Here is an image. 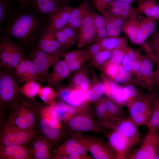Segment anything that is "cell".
Instances as JSON below:
<instances>
[{"mask_svg": "<svg viewBox=\"0 0 159 159\" xmlns=\"http://www.w3.org/2000/svg\"><path fill=\"white\" fill-rule=\"evenodd\" d=\"M121 64L124 69L132 75V63L129 57L126 53L122 59Z\"/></svg>", "mask_w": 159, "mask_h": 159, "instance_id": "f5cc1de1", "label": "cell"}, {"mask_svg": "<svg viewBox=\"0 0 159 159\" xmlns=\"http://www.w3.org/2000/svg\"><path fill=\"white\" fill-rule=\"evenodd\" d=\"M156 63H157V66L155 73L157 80L159 84V59L157 60Z\"/></svg>", "mask_w": 159, "mask_h": 159, "instance_id": "91938a15", "label": "cell"}, {"mask_svg": "<svg viewBox=\"0 0 159 159\" xmlns=\"http://www.w3.org/2000/svg\"><path fill=\"white\" fill-rule=\"evenodd\" d=\"M130 10L122 9L121 15L124 17L127 16L129 14Z\"/></svg>", "mask_w": 159, "mask_h": 159, "instance_id": "94428289", "label": "cell"}, {"mask_svg": "<svg viewBox=\"0 0 159 159\" xmlns=\"http://www.w3.org/2000/svg\"><path fill=\"white\" fill-rule=\"evenodd\" d=\"M15 122L16 125L20 129L25 130L27 128L24 116L17 117Z\"/></svg>", "mask_w": 159, "mask_h": 159, "instance_id": "11a10c76", "label": "cell"}, {"mask_svg": "<svg viewBox=\"0 0 159 159\" xmlns=\"http://www.w3.org/2000/svg\"><path fill=\"white\" fill-rule=\"evenodd\" d=\"M90 84L86 92V99L90 103H95L105 94V88L96 72L93 68L90 69Z\"/></svg>", "mask_w": 159, "mask_h": 159, "instance_id": "603a6c76", "label": "cell"}, {"mask_svg": "<svg viewBox=\"0 0 159 159\" xmlns=\"http://www.w3.org/2000/svg\"><path fill=\"white\" fill-rule=\"evenodd\" d=\"M27 149L22 145L3 146L0 150L1 158L10 159H27L29 156Z\"/></svg>", "mask_w": 159, "mask_h": 159, "instance_id": "4316f807", "label": "cell"}, {"mask_svg": "<svg viewBox=\"0 0 159 159\" xmlns=\"http://www.w3.org/2000/svg\"><path fill=\"white\" fill-rule=\"evenodd\" d=\"M90 105L81 108L65 125L66 130L71 134L81 135L85 132L104 134L105 128L101 126L90 113Z\"/></svg>", "mask_w": 159, "mask_h": 159, "instance_id": "7a4b0ae2", "label": "cell"}, {"mask_svg": "<svg viewBox=\"0 0 159 159\" xmlns=\"http://www.w3.org/2000/svg\"><path fill=\"white\" fill-rule=\"evenodd\" d=\"M93 6L99 11H102V0H90Z\"/></svg>", "mask_w": 159, "mask_h": 159, "instance_id": "9f6ffc18", "label": "cell"}, {"mask_svg": "<svg viewBox=\"0 0 159 159\" xmlns=\"http://www.w3.org/2000/svg\"><path fill=\"white\" fill-rule=\"evenodd\" d=\"M60 4L56 0H35L33 9L37 12L45 16L49 15Z\"/></svg>", "mask_w": 159, "mask_h": 159, "instance_id": "f546056e", "label": "cell"}, {"mask_svg": "<svg viewBox=\"0 0 159 159\" xmlns=\"http://www.w3.org/2000/svg\"><path fill=\"white\" fill-rule=\"evenodd\" d=\"M10 0H0V30L5 20L12 14L13 11Z\"/></svg>", "mask_w": 159, "mask_h": 159, "instance_id": "f35d334b", "label": "cell"}, {"mask_svg": "<svg viewBox=\"0 0 159 159\" xmlns=\"http://www.w3.org/2000/svg\"><path fill=\"white\" fill-rule=\"evenodd\" d=\"M84 141L93 157L96 159H118L117 152L108 142L92 136L83 137Z\"/></svg>", "mask_w": 159, "mask_h": 159, "instance_id": "8992f818", "label": "cell"}, {"mask_svg": "<svg viewBox=\"0 0 159 159\" xmlns=\"http://www.w3.org/2000/svg\"><path fill=\"white\" fill-rule=\"evenodd\" d=\"M103 97L110 119L109 122L116 121L124 117L122 107L118 105L109 98Z\"/></svg>", "mask_w": 159, "mask_h": 159, "instance_id": "e575fe53", "label": "cell"}, {"mask_svg": "<svg viewBox=\"0 0 159 159\" xmlns=\"http://www.w3.org/2000/svg\"><path fill=\"white\" fill-rule=\"evenodd\" d=\"M138 127L129 118L124 117L112 122L108 126L107 129L119 133L127 141L132 149L140 140Z\"/></svg>", "mask_w": 159, "mask_h": 159, "instance_id": "52a82bcc", "label": "cell"}, {"mask_svg": "<svg viewBox=\"0 0 159 159\" xmlns=\"http://www.w3.org/2000/svg\"><path fill=\"white\" fill-rule=\"evenodd\" d=\"M24 57L23 49L7 37L0 38V67L14 70Z\"/></svg>", "mask_w": 159, "mask_h": 159, "instance_id": "3957f363", "label": "cell"}, {"mask_svg": "<svg viewBox=\"0 0 159 159\" xmlns=\"http://www.w3.org/2000/svg\"><path fill=\"white\" fill-rule=\"evenodd\" d=\"M59 118L66 119L69 120L77 114L80 108L69 105L63 101H59L53 105Z\"/></svg>", "mask_w": 159, "mask_h": 159, "instance_id": "f1b7e54d", "label": "cell"}, {"mask_svg": "<svg viewBox=\"0 0 159 159\" xmlns=\"http://www.w3.org/2000/svg\"><path fill=\"white\" fill-rule=\"evenodd\" d=\"M146 126L149 130L159 131V93L154 100L150 118Z\"/></svg>", "mask_w": 159, "mask_h": 159, "instance_id": "1f68e13d", "label": "cell"}, {"mask_svg": "<svg viewBox=\"0 0 159 159\" xmlns=\"http://www.w3.org/2000/svg\"><path fill=\"white\" fill-rule=\"evenodd\" d=\"M35 149V157L38 159H46L49 156L48 146L44 141L38 140L34 145Z\"/></svg>", "mask_w": 159, "mask_h": 159, "instance_id": "b9f144b4", "label": "cell"}, {"mask_svg": "<svg viewBox=\"0 0 159 159\" xmlns=\"http://www.w3.org/2000/svg\"><path fill=\"white\" fill-rule=\"evenodd\" d=\"M14 70L15 76L21 82L34 81L39 82L43 80L35 70L30 58L24 57Z\"/></svg>", "mask_w": 159, "mask_h": 159, "instance_id": "e0dca14e", "label": "cell"}, {"mask_svg": "<svg viewBox=\"0 0 159 159\" xmlns=\"http://www.w3.org/2000/svg\"><path fill=\"white\" fill-rule=\"evenodd\" d=\"M138 29L133 25H130L127 26L125 31L132 42L137 44L143 43L144 41L140 39L138 37L137 33Z\"/></svg>", "mask_w": 159, "mask_h": 159, "instance_id": "c3c4849f", "label": "cell"}, {"mask_svg": "<svg viewBox=\"0 0 159 159\" xmlns=\"http://www.w3.org/2000/svg\"><path fill=\"white\" fill-rule=\"evenodd\" d=\"M106 24L108 36L115 37L122 32L123 22L120 19L113 17L106 12H102Z\"/></svg>", "mask_w": 159, "mask_h": 159, "instance_id": "83f0119b", "label": "cell"}, {"mask_svg": "<svg viewBox=\"0 0 159 159\" xmlns=\"http://www.w3.org/2000/svg\"><path fill=\"white\" fill-rule=\"evenodd\" d=\"M47 18L36 12L32 8L20 9L14 11L6 21L4 37L16 41L22 48L34 44L35 45L48 25Z\"/></svg>", "mask_w": 159, "mask_h": 159, "instance_id": "6da1fadb", "label": "cell"}, {"mask_svg": "<svg viewBox=\"0 0 159 159\" xmlns=\"http://www.w3.org/2000/svg\"><path fill=\"white\" fill-rule=\"evenodd\" d=\"M78 31V48H80L97 41L92 11L85 16Z\"/></svg>", "mask_w": 159, "mask_h": 159, "instance_id": "4fadbf2b", "label": "cell"}, {"mask_svg": "<svg viewBox=\"0 0 159 159\" xmlns=\"http://www.w3.org/2000/svg\"><path fill=\"white\" fill-rule=\"evenodd\" d=\"M60 4H68V0H56Z\"/></svg>", "mask_w": 159, "mask_h": 159, "instance_id": "6125c7cd", "label": "cell"}, {"mask_svg": "<svg viewBox=\"0 0 159 159\" xmlns=\"http://www.w3.org/2000/svg\"><path fill=\"white\" fill-rule=\"evenodd\" d=\"M41 88L39 82L31 81L25 82L20 88V90L25 96L32 98L38 94Z\"/></svg>", "mask_w": 159, "mask_h": 159, "instance_id": "8d00e7d4", "label": "cell"}, {"mask_svg": "<svg viewBox=\"0 0 159 159\" xmlns=\"http://www.w3.org/2000/svg\"><path fill=\"white\" fill-rule=\"evenodd\" d=\"M72 9L69 4H60L47 17L49 25L55 30H60L67 24Z\"/></svg>", "mask_w": 159, "mask_h": 159, "instance_id": "9a60e30c", "label": "cell"}, {"mask_svg": "<svg viewBox=\"0 0 159 159\" xmlns=\"http://www.w3.org/2000/svg\"><path fill=\"white\" fill-rule=\"evenodd\" d=\"M113 0H102V12H103L105 9L107 7Z\"/></svg>", "mask_w": 159, "mask_h": 159, "instance_id": "680465c9", "label": "cell"}, {"mask_svg": "<svg viewBox=\"0 0 159 159\" xmlns=\"http://www.w3.org/2000/svg\"><path fill=\"white\" fill-rule=\"evenodd\" d=\"M61 58L37 48L33 50L30 56L38 74L43 80H45L49 73V67H52Z\"/></svg>", "mask_w": 159, "mask_h": 159, "instance_id": "9c48e42d", "label": "cell"}, {"mask_svg": "<svg viewBox=\"0 0 159 159\" xmlns=\"http://www.w3.org/2000/svg\"><path fill=\"white\" fill-rule=\"evenodd\" d=\"M97 41L108 36L106 24L103 16L95 11H92Z\"/></svg>", "mask_w": 159, "mask_h": 159, "instance_id": "4dcf8cb0", "label": "cell"}, {"mask_svg": "<svg viewBox=\"0 0 159 159\" xmlns=\"http://www.w3.org/2000/svg\"><path fill=\"white\" fill-rule=\"evenodd\" d=\"M27 127H31L35 121V117L32 112H29L24 116Z\"/></svg>", "mask_w": 159, "mask_h": 159, "instance_id": "db71d44e", "label": "cell"}, {"mask_svg": "<svg viewBox=\"0 0 159 159\" xmlns=\"http://www.w3.org/2000/svg\"><path fill=\"white\" fill-rule=\"evenodd\" d=\"M32 136V132L26 130L11 129L6 131L1 138V143L4 146L22 145L28 141Z\"/></svg>", "mask_w": 159, "mask_h": 159, "instance_id": "44dd1931", "label": "cell"}, {"mask_svg": "<svg viewBox=\"0 0 159 159\" xmlns=\"http://www.w3.org/2000/svg\"><path fill=\"white\" fill-rule=\"evenodd\" d=\"M38 94L45 102H53L54 99L57 96V91L50 86L41 87Z\"/></svg>", "mask_w": 159, "mask_h": 159, "instance_id": "7bdbcfd3", "label": "cell"}, {"mask_svg": "<svg viewBox=\"0 0 159 159\" xmlns=\"http://www.w3.org/2000/svg\"><path fill=\"white\" fill-rule=\"evenodd\" d=\"M90 70L84 65L71 74L69 78V85L72 87L80 88L87 92L90 86Z\"/></svg>", "mask_w": 159, "mask_h": 159, "instance_id": "d6986e66", "label": "cell"}, {"mask_svg": "<svg viewBox=\"0 0 159 159\" xmlns=\"http://www.w3.org/2000/svg\"><path fill=\"white\" fill-rule=\"evenodd\" d=\"M71 134V136L58 149L59 154L61 155L60 158L64 157L67 158L68 155L73 153L91 158L87 155L88 150L84 142L83 136L81 135Z\"/></svg>", "mask_w": 159, "mask_h": 159, "instance_id": "8fae6325", "label": "cell"}, {"mask_svg": "<svg viewBox=\"0 0 159 159\" xmlns=\"http://www.w3.org/2000/svg\"><path fill=\"white\" fill-rule=\"evenodd\" d=\"M64 60L72 72L78 69L90 58L84 51L77 50L64 54Z\"/></svg>", "mask_w": 159, "mask_h": 159, "instance_id": "484cf974", "label": "cell"}, {"mask_svg": "<svg viewBox=\"0 0 159 159\" xmlns=\"http://www.w3.org/2000/svg\"><path fill=\"white\" fill-rule=\"evenodd\" d=\"M139 8L153 19L159 18V6L154 0H140Z\"/></svg>", "mask_w": 159, "mask_h": 159, "instance_id": "836d02e7", "label": "cell"}, {"mask_svg": "<svg viewBox=\"0 0 159 159\" xmlns=\"http://www.w3.org/2000/svg\"><path fill=\"white\" fill-rule=\"evenodd\" d=\"M159 93L157 89L148 91L141 94L137 99L128 104L127 107L129 118L151 111L154 99Z\"/></svg>", "mask_w": 159, "mask_h": 159, "instance_id": "30bf717a", "label": "cell"}, {"mask_svg": "<svg viewBox=\"0 0 159 159\" xmlns=\"http://www.w3.org/2000/svg\"><path fill=\"white\" fill-rule=\"evenodd\" d=\"M151 111L130 118L138 127L146 125L150 118Z\"/></svg>", "mask_w": 159, "mask_h": 159, "instance_id": "bcb514c9", "label": "cell"}, {"mask_svg": "<svg viewBox=\"0 0 159 159\" xmlns=\"http://www.w3.org/2000/svg\"><path fill=\"white\" fill-rule=\"evenodd\" d=\"M120 72L119 75L114 80L116 82L123 85L132 83V75L124 69L120 64Z\"/></svg>", "mask_w": 159, "mask_h": 159, "instance_id": "ee69618b", "label": "cell"}, {"mask_svg": "<svg viewBox=\"0 0 159 159\" xmlns=\"http://www.w3.org/2000/svg\"><path fill=\"white\" fill-rule=\"evenodd\" d=\"M156 28L155 23L150 21L144 24L138 29L137 35L140 40H145L154 32Z\"/></svg>", "mask_w": 159, "mask_h": 159, "instance_id": "ab89813d", "label": "cell"}, {"mask_svg": "<svg viewBox=\"0 0 159 159\" xmlns=\"http://www.w3.org/2000/svg\"><path fill=\"white\" fill-rule=\"evenodd\" d=\"M36 46V48L51 55L62 57L64 54L56 39L55 30L49 25L38 39Z\"/></svg>", "mask_w": 159, "mask_h": 159, "instance_id": "ba28073f", "label": "cell"}, {"mask_svg": "<svg viewBox=\"0 0 159 159\" xmlns=\"http://www.w3.org/2000/svg\"><path fill=\"white\" fill-rule=\"evenodd\" d=\"M93 111L96 121L101 126L110 121L103 97L95 102Z\"/></svg>", "mask_w": 159, "mask_h": 159, "instance_id": "d6a6232c", "label": "cell"}, {"mask_svg": "<svg viewBox=\"0 0 159 159\" xmlns=\"http://www.w3.org/2000/svg\"><path fill=\"white\" fill-rule=\"evenodd\" d=\"M105 137L109 144L117 152L118 159L127 158L128 153L131 148L126 139L117 131L112 130L108 132Z\"/></svg>", "mask_w": 159, "mask_h": 159, "instance_id": "7402d4cb", "label": "cell"}, {"mask_svg": "<svg viewBox=\"0 0 159 159\" xmlns=\"http://www.w3.org/2000/svg\"><path fill=\"white\" fill-rule=\"evenodd\" d=\"M157 57L159 59V54Z\"/></svg>", "mask_w": 159, "mask_h": 159, "instance_id": "e7e4bbea", "label": "cell"}, {"mask_svg": "<svg viewBox=\"0 0 159 159\" xmlns=\"http://www.w3.org/2000/svg\"><path fill=\"white\" fill-rule=\"evenodd\" d=\"M103 50L100 44L97 41L87 46L84 51L90 59Z\"/></svg>", "mask_w": 159, "mask_h": 159, "instance_id": "7dc6e473", "label": "cell"}, {"mask_svg": "<svg viewBox=\"0 0 159 159\" xmlns=\"http://www.w3.org/2000/svg\"><path fill=\"white\" fill-rule=\"evenodd\" d=\"M116 0L120 1H121L125 2H127L131 3L135 1H137V0H139V1L140 0Z\"/></svg>", "mask_w": 159, "mask_h": 159, "instance_id": "be15d7a7", "label": "cell"}, {"mask_svg": "<svg viewBox=\"0 0 159 159\" xmlns=\"http://www.w3.org/2000/svg\"><path fill=\"white\" fill-rule=\"evenodd\" d=\"M123 46L122 45L113 50L109 59L117 64H121L126 51L123 50Z\"/></svg>", "mask_w": 159, "mask_h": 159, "instance_id": "f6af8a7d", "label": "cell"}, {"mask_svg": "<svg viewBox=\"0 0 159 159\" xmlns=\"http://www.w3.org/2000/svg\"><path fill=\"white\" fill-rule=\"evenodd\" d=\"M52 67V71L48 73L45 80L51 86L60 84L69 78L72 73L64 60H60Z\"/></svg>", "mask_w": 159, "mask_h": 159, "instance_id": "ffe728a7", "label": "cell"}, {"mask_svg": "<svg viewBox=\"0 0 159 159\" xmlns=\"http://www.w3.org/2000/svg\"><path fill=\"white\" fill-rule=\"evenodd\" d=\"M109 6L113 7L120 8L122 9L130 10L131 7L130 3L116 0H113Z\"/></svg>", "mask_w": 159, "mask_h": 159, "instance_id": "f907efd6", "label": "cell"}, {"mask_svg": "<svg viewBox=\"0 0 159 159\" xmlns=\"http://www.w3.org/2000/svg\"><path fill=\"white\" fill-rule=\"evenodd\" d=\"M40 127L42 132L47 139L57 141L60 139L62 134L59 127L54 122L50 116L43 117L40 121Z\"/></svg>", "mask_w": 159, "mask_h": 159, "instance_id": "d4e9b609", "label": "cell"}, {"mask_svg": "<svg viewBox=\"0 0 159 159\" xmlns=\"http://www.w3.org/2000/svg\"><path fill=\"white\" fill-rule=\"evenodd\" d=\"M55 31L56 39L63 52L69 49L78 41V33L70 27L66 26L60 30Z\"/></svg>", "mask_w": 159, "mask_h": 159, "instance_id": "cb8c5ba5", "label": "cell"}, {"mask_svg": "<svg viewBox=\"0 0 159 159\" xmlns=\"http://www.w3.org/2000/svg\"><path fill=\"white\" fill-rule=\"evenodd\" d=\"M112 52L107 50H102L88 61L90 65L101 71L103 66L110 59Z\"/></svg>", "mask_w": 159, "mask_h": 159, "instance_id": "d590c367", "label": "cell"}, {"mask_svg": "<svg viewBox=\"0 0 159 159\" xmlns=\"http://www.w3.org/2000/svg\"><path fill=\"white\" fill-rule=\"evenodd\" d=\"M86 92L81 89L65 85L60 92V100L77 107H81L89 103L86 97Z\"/></svg>", "mask_w": 159, "mask_h": 159, "instance_id": "5bb4252c", "label": "cell"}, {"mask_svg": "<svg viewBox=\"0 0 159 159\" xmlns=\"http://www.w3.org/2000/svg\"><path fill=\"white\" fill-rule=\"evenodd\" d=\"M154 62V56L150 54L143 56L139 72L132 76V83L148 91L157 89L159 84L153 69Z\"/></svg>", "mask_w": 159, "mask_h": 159, "instance_id": "5b68a950", "label": "cell"}, {"mask_svg": "<svg viewBox=\"0 0 159 159\" xmlns=\"http://www.w3.org/2000/svg\"><path fill=\"white\" fill-rule=\"evenodd\" d=\"M145 159H154L159 152V132L149 130L142 143L138 149Z\"/></svg>", "mask_w": 159, "mask_h": 159, "instance_id": "2e32d148", "label": "cell"}, {"mask_svg": "<svg viewBox=\"0 0 159 159\" xmlns=\"http://www.w3.org/2000/svg\"><path fill=\"white\" fill-rule=\"evenodd\" d=\"M150 47L154 54L157 57L159 54V34L153 38L150 42Z\"/></svg>", "mask_w": 159, "mask_h": 159, "instance_id": "681fc988", "label": "cell"}, {"mask_svg": "<svg viewBox=\"0 0 159 159\" xmlns=\"http://www.w3.org/2000/svg\"><path fill=\"white\" fill-rule=\"evenodd\" d=\"M100 77L105 87V95L119 106L122 107L126 105L123 85H120L102 73L100 74Z\"/></svg>", "mask_w": 159, "mask_h": 159, "instance_id": "7c38bea8", "label": "cell"}, {"mask_svg": "<svg viewBox=\"0 0 159 159\" xmlns=\"http://www.w3.org/2000/svg\"><path fill=\"white\" fill-rule=\"evenodd\" d=\"M97 41L103 49L111 51L122 44L121 40L115 37H107Z\"/></svg>", "mask_w": 159, "mask_h": 159, "instance_id": "60d3db41", "label": "cell"}, {"mask_svg": "<svg viewBox=\"0 0 159 159\" xmlns=\"http://www.w3.org/2000/svg\"><path fill=\"white\" fill-rule=\"evenodd\" d=\"M92 7L91 2L88 0H83L78 7L72 9L66 26L77 31H79L84 18L89 12L92 11Z\"/></svg>", "mask_w": 159, "mask_h": 159, "instance_id": "ac0fdd59", "label": "cell"}, {"mask_svg": "<svg viewBox=\"0 0 159 159\" xmlns=\"http://www.w3.org/2000/svg\"><path fill=\"white\" fill-rule=\"evenodd\" d=\"M120 64H116L109 59L103 66L101 71L114 80L120 74Z\"/></svg>", "mask_w": 159, "mask_h": 159, "instance_id": "74e56055", "label": "cell"}, {"mask_svg": "<svg viewBox=\"0 0 159 159\" xmlns=\"http://www.w3.org/2000/svg\"><path fill=\"white\" fill-rule=\"evenodd\" d=\"M67 158L68 159H91L90 158L83 156L75 153L70 154L67 156Z\"/></svg>", "mask_w": 159, "mask_h": 159, "instance_id": "6f0895ef", "label": "cell"}, {"mask_svg": "<svg viewBox=\"0 0 159 159\" xmlns=\"http://www.w3.org/2000/svg\"><path fill=\"white\" fill-rule=\"evenodd\" d=\"M0 73L1 106H12L19 100L20 88L10 70L1 67Z\"/></svg>", "mask_w": 159, "mask_h": 159, "instance_id": "277c9868", "label": "cell"}, {"mask_svg": "<svg viewBox=\"0 0 159 159\" xmlns=\"http://www.w3.org/2000/svg\"><path fill=\"white\" fill-rule=\"evenodd\" d=\"M11 2L16 1L19 4L20 8L24 9H33L35 0H10Z\"/></svg>", "mask_w": 159, "mask_h": 159, "instance_id": "816d5d0a", "label": "cell"}]
</instances>
